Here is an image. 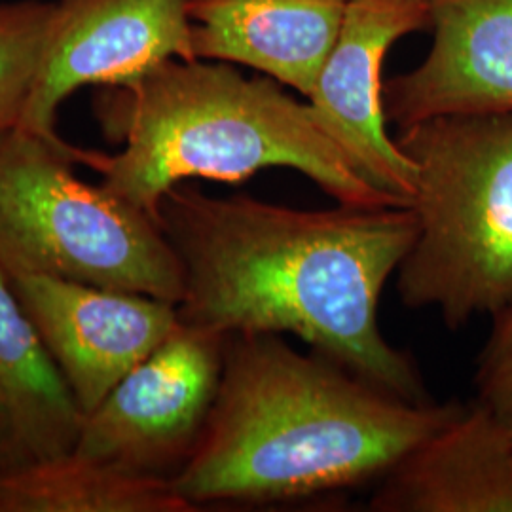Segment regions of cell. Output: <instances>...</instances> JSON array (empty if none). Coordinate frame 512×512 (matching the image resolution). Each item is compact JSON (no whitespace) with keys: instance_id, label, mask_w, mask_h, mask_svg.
Returning a JSON list of instances; mask_svg holds the SVG:
<instances>
[{"instance_id":"14","label":"cell","mask_w":512,"mask_h":512,"mask_svg":"<svg viewBox=\"0 0 512 512\" xmlns=\"http://www.w3.org/2000/svg\"><path fill=\"white\" fill-rule=\"evenodd\" d=\"M0 512H194L171 480L122 471L76 452L0 467Z\"/></svg>"},{"instance_id":"15","label":"cell","mask_w":512,"mask_h":512,"mask_svg":"<svg viewBox=\"0 0 512 512\" xmlns=\"http://www.w3.org/2000/svg\"><path fill=\"white\" fill-rule=\"evenodd\" d=\"M54 0L0 2V141L21 126L42 67Z\"/></svg>"},{"instance_id":"10","label":"cell","mask_w":512,"mask_h":512,"mask_svg":"<svg viewBox=\"0 0 512 512\" xmlns=\"http://www.w3.org/2000/svg\"><path fill=\"white\" fill-rule=\"evenodd\" d=\"M433 46L412 71L384 80L387 122L512 112V0H429Z\"/></svg>"},{"instance_id":"6","label":"cell","mask_w":512,"mask_h":512,"mask_svg":"<svg viewBox=\"0 0 512 512\" xmlns=\"http://www.w3.org/2000/svg\"><path fill=\"white\" fill-rule=\"evenodd\" d=\"M226 340L181 323L86 414L74 452L133 475L171 480L202 439Z\"/></svg>"},{"instance_id":"16","label":"cell","mask_w":512,"mask_h":512,"mask_svg":"<svg viewBox=\"0 0 512 512\" xmlns=\"http://www.w3.org/2000/svg\"><path fill=\"white\" fill-rule=\"evenodd\" d=\"M478 357L476 399L512 435V304L499 315Z\"/></svg>"},{"instance_id":"13","label":"cell","mask_w":512,"mask_h":512,"mask_svg":"<svg viewBox=\"0 0 512 512\" xmlns=\"http://www.w3.org/2000/svg\"><path fill=\"white\" fill-rule=\"evenodd\" d=\"M84 418L0 266V467L71 454Z\"/></svg>"},{"instance_id":"9","label":"cell","mask_w":512,"mask_h":512,"mask_svg":"<svg viewBox=\"0 0 512 512\" xmlns=\"http://www.w3.org/2000/svg\"><path fill=\"white\" fill-rule=\"evenodd\" d=\"M10 279L84 414L181 325L175 304L148 294L50 275Z\"/></svg>"},{"instance_id":"3","label":"cell","mask_w":512,"mask_h":512,"mask_svg":"<svg viewBox=\"0 0 512 512\" xmlns=\"http://www.w3.org/2000/svg\"><path fill=\"white\" fill-rule=\"evenodd\" d=\"M266 74L234 63L173 57L126 84L101 86L93 114L116 154L86 150L82 165L112 194L158 222L165 192L188 179L243 183L268 167L306 175L353 207L406 205L353 169L302 103Z\"/></svg>"},{"instance_id":"11","label":"cell","mask_w":512,"mask_h":512,"mask_svg":"<svg viewBox=\"0 0 512 512\" xmlns=\"http://www.w3.org/2000/svg\"><path fill=\"white\" fill-rule=\"evenodd\" d=\"M378 512H512V435L478 403L458 414L380 480Z\"/></svg>"},{"instance_id":"4","label":"cell","mask_w":512,"mask_h":512,"mask_svg":"<svg viewBox=\"0 0 512 512\" xmlns=\"http://www.w3.org/2000/svg\"><path fill=\"white\" fill-rule=\"evenodd\" d=\"M418 236L397 270L408 308L459 329L512 304V112L442 114L401 129Z\"/></svg>"},{"instance_id":"2","label":"cell","mask_w":512,"mask_h":512,"mask_svg":"<svg viewBox=\"0 0 512 512\" xmlns=\"http://www.w3.org/2000/svg\"><path fill=\"white\" fill-rule=\"evenodd\" d=\"M459 403H412L277 334H230L202 439L171 478L194 509L270 505L382 480Z\"/></svg>"},{"instance_id":"8","label":"cell","mask_w":512,"mask_h":512,"mask_svg":"<svg viewBox=\"0 0 512 512\" xmlns=\"http://www.w3.org/2000/svg\"><path fill=\"white\" fill-rule=\"evenodd\" d=\"M194 0H54L37 88L19 128L52 141L61 105L84 86L135 80L192 54Z\"/></svg>"},{"instance_id":"5","label":"cell","mask_w":512,"mask_h":512,"mask_svg":"<svg viewBox=\"0 0 512 512\" xmlns=\"http://www.w3.org/2000/svg\"><path fill=\"white\" fill-rule=\"evenodd\" d=\"M86 148L18 128L0 141V266L148 294L179 306L181 262L160 224L82 181Z\"/></svg>"},{"instance_id":"1","label":"cell","mask_w":512,"mask_h":512,"mask_svg":"<svg viewBox=\"0 0 512 512\" xmlns=\"http://www.w3.org/2000/svg\"><path fill=\"white\" fill-rule=\"evenodd\" d=\"M158 224L183 268L184 325L291 332L366 382L431 403L378 321L385 283L418 236L412 205L302 211L181 183L165 192Z\"/></svg>"},{"instance_id":"12","label":"cell","mask_w":512,"mask_h":512,"mask_svg":"<svg viewBox=\"0 0 512 512\" xmlns=\"http://www.w3.org/2000/svg\"><path fill=\"white\" fill-rule=\"evenodd\" d=\"M351 0H194L192 54L245 65L310 95Z\"/></svg>"},{"instance_id":"7","label":"cell","mask_w":512,"mask_h":512,"mask_svg":"<svg viewBox=\"0 0 512 512\" xmlns=\"http://www.w3.org/2000/svg\"><path fill=\"white\" fill-rule=\"evenodd\" d=\"M431 25L429 0H351L308 95L319 126L353 169L406 205L416 194V167L387 133L382 69L395 42Z\"/></svg>"}]
</instances>
